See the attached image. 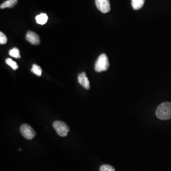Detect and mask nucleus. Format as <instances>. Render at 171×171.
<instances>
[{"label":"nucleus","instance_id":"nucleus-1","mask_svg":"<svg viewBox=\"0 0 171 171\" xmlns=\"http://www.w3.org/2000/svg\"><path fill=\"white\" fill-rule=\"evenodd\" d=\"M156 115L159 119L165 120L171 118V103L161 104L156 110Z\"/></svg>","mask_w":171,"mask_h":171},{"label":"nucleus","instance_id":"nucleus-2","mask_svg":"<svg viewBox=\"0 0 171 171\" xmlns=\"http://www.w3.org/2000/svg\"><path fill=\"white\" fill-rule=\"evenodd\" d=\"M109 66V59L105 54H102L99 56L95 65V70L97 72L106 71Z\"/></svg>","mask_w":171,"mask_h":171},{"label":"nucleus","instance_id":"nucleus-3","mask_svg":"<svg viewBox=\"0 0 171 171\" xmlns=\"http://www.w3.org/2000/svg\"><path fill=\"white\" fill-rule=\"evenodd\" d=\"M53 126L58 134L62 137L67 136L70 131V128L67 124L62 121H55L53 123Z\"/></svg>","mask_w":171,"mask_h":171},{"label":"nucleus","instance_id":"nucleus-4","mask_svg":"<svg viewBox=\"0 0 171 171\" xmlns=\"http://www.w3.org/2000/svg\"><path fill=\"white\" fill-rule=\"evenodd\" d=\"M21 134L24 137L28 140L32 139L35 135L36 132L30 125L23 124L20 128Z\"/></svg>","mask_w":171,"mask_h":171},{"label":"nucleus","instance_id":"nucleus-5","mask_svg":"<svg viewBox=\"0 0 171 171\" xmlns=\"http://www.w3.org/2000/svg\"><path fill=\"white\" fill-rule=\"evenodd\" d=\"M96 5L97 8L104 14L110 11V4L109 0H95Z\"/></svg>","mask_w":171,"mask_h":171},{"label":"nucleus","instance_id":"nucleus-6","mask_svg":"<svg viewBox=\"0 0 171 171\" xmlns=\"http://www.w3.org/2000/svg\"><path fill=\"white\" fill-rule=\"evenodd\" d=\"M26 40L31 44L38 45L40 42V37L34 32L29 31L26 35Z\"/></svg>","mask_w":171,"mask_h":171},{"label":"nucleus","instance_id":"nucleus-7","mask_svg":"<svg viewBox=\"0 0 171 171\" xmlns=\"http://www.w3.org/2000/svg\"><path fill=\"white\" fill-rule=\"evenodd\" d=\"M78 81H79V83L82 85L85 89H90V83H89L88 78L87 77L85 72H82L79 74V76H78Z\"/></svg>","mask_w":171,"mask_h":171},{"label":"nucleus","instance_id":"nucleus-8","mask_svg":"<svg viewBox=\"0 0 171 171\" xmlns=\"http://www.w3.org/2000/svg\"><path fill=\"white\" fill-rule=\"evenodd\" d=\"M48 19V17L46 14H41L38 15L36 17V21L37 24H45Z\"/></svg>","mask_w":171,"mask_h":171},{"label":"nucleus","instance_id":"nucleus-9","mask_svg":"<svg viewBox=\"0 0 171 171\" xmlns=\"http://www.w3.org/2000/svg\"><path fill=\"white\" fill-rule=\"evenodd\" d=\"M144 1L145 0H132L131 4L134 9L138 10L143 6Z\"/></svg>","mask_w":171,"mask_h":171},{"label":"nucleus","instance_id":"nucleus-10","mask_svg":"<svg viewBox=\"0 0 171 171\" xmlns=\"http://www.w3.org/2000/svg\"><path fill=\"white\" fill-rule=\"evenodd\" d=\"M18 0H8L1 5L0 8L1 9L6 8H12L16 4Z\"/></svg>","mask_w":171,"mask_h":171},{"label":"nucleus","instance_id":"nucleus-11","mask_svg":"<svg viewBox=\"0 0 171 171\" xmlns=\"http://www.w3.org/2000/svg\"><path fill=\"white\" fill-rule=\"evenodd\" d=\"M31 71L35 75L40 77V76H41V73H42V69L37 64H33L32 65V69H31Z\"/></svg>","mask_w":171,"mask_h":171},{"label":"nucleus","instance_id":"nucleus-12","mask_svg":"<svg viewBox=\"0 0 171 171\" xmlns=\"http://www.w3.org/2000/svg\"><path fill=\"white\" fill-rule=\"evenodd\" d=\"M9 54L11 56L15 58H21V56L19 55V50L16 48H14L12 49H11L9 52Z\"/></svg>","mask_w":171,"mask_h":171},{"label":"nucleus","instance_id":"nucleus-13","mask_svg":"<svg viewBox=\"0 0 171 171\" xmlns=\"http://www.w3.org/2000/svg\"><path fill=\"white\" fill-rule=\"evenodd\" d=\"M5 62L8 65L10 66L14 70H17L18 68V65L17 63L16 62H14V61H12L11 58H7L5 60Z\"/></svg>","mask_w":171,"mask_h":171},{"label":"nucleus","instance_id":"nucleus-14","mask_svg":"<svg viewBox=\"0 0 171 171\" xmlns=\"http://www.w3.org/2000/svg\"><path fill=\"white\" fill-rule=\"evenodd\" d=\"M100 171H115V170L111 165H104L100 167Z\"/></svg>","mask_w":171,"mask_h":171},{"label":"nucleus","instance_id":"nucleus-15","mask_svg":"<svg viewBox=\"0 0 171 171\" xmlns=\"http://www.w3.org/2000/svg\"><path fill=\"white\" fill-rule=\"evenodd\" d=\"M7 41V39L6 36L3 34L2 32H0V44H6Z\"/></svg>","mask_w":171,"mask_h":171}]
</instances>
